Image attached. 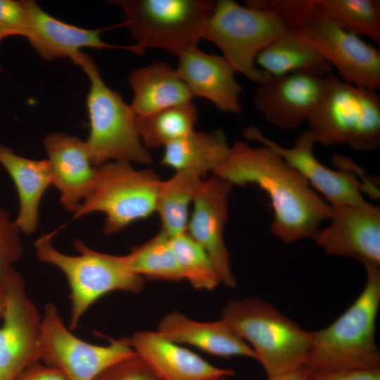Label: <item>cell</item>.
<instances>
[{"mask_svg": "<svg viewBox=\"0 0 380 380\" xmlns=\"http://www.w3.org/2000/svg\"><path fill=\"white\" fill-rule=\"evenodd\" d=\"M220 320L251 344L268 379L304 366L312 331L302 329L270 303L255 297L230 300Z\"/></svg>", "mask_w": 380, "mask_h": 380, "instance_id": "3", "label": "cell"}, {"mask_svg": "<svg viewBox=\"0 0 380 380\" xmlns=\"http://www.w3.org/2000/svg\"><path fill=\"white\" fill-rule=\"evenodd\" d=\"M56 232L44 234L34 246L39 260L56 266L67 278L70 289V330L77 328L84 314L103 295L113 291L137 293L142 290L144 279L129 270L123 255L96 251L80 239L73 241L80 255L64 254L51 243Z\"/></svg>", "mask_w": 380, "mask_h": 380, "instance_id": "5", "label": "cell"}, {"mask_svg": "<svg viewBox=\"0 0 380 380\" xmlns=\"http://www.w3.org/2000/svg\"><path fill=\"white\" fill-rule=\"evenodd\" d=\"M123 256L129 270L144 279L170 281L184 279L171 246L170 237L162 229Z\"/></svg>", "mask_w": 380, "mask_h": 380, "instance_id": "29", "label": "cell"}, {"mask_svg": "<svg viewBox=\"0 0 380 380\" xmlns=\"http://www.w3.org/2000/svg\"><path fill=\"white\" fill-rule=\"evenodd\" d=\"M191 170L176 171L170 178L160 182L156 203V213L162 228L170 237L186 231L189 207L203 179Z\"/></svg>", "mask_w": 380, "mask_h": 380, "instance_id": "26", "label": "cell"}, {"mask_svg": "<svg viewBox=\"0 0 380 380\" xmlns=\"http://www.w3.org/2000/svg\"><path fill=\"white\" fill-rule=\"evenodd\" d=\"M366 283L352 305L333 323L312 331L303 367L308 373L380 369L375 323L380 305V265H364Z\"/></svg>", "mask_w": 380, "mask_h": 380, "instance_id": "2", "label": "cell"}, {"mask_svg": "<svg viewBox=\"0 0 380 380\" xmlns=\"http://www.w3.org/2000/svg\"><path fill=\"white\" fill-rule=\"evenodd\" d=\"M290 27L271 11L219 0L204 26L202 39L215 44L236 72L259 84L269 75L255 65L256 56Z\"/></svg>", "mask_w": 380, "mask_h": 380, "instance_id": "8", "label": "cell"}, {"mask_svg": "<svg viewBox=\"0 0 380 380\" xmlns=\"http://www.w3.org/2000/svg\"><path fill=\"white\" fill-rule=\"evenodd\" d=\"M72 62L90 80L87 99L90 132L85 142L91 164L96 167L110 161L151 164V155L140 140L131 106L106 84L89 56L81 52Z\"/></svg>", "mask_w": 380, "mask_h": 380, "instance_id": "6", "label": "cell"}, {"mask_svg": "<svg viewBox=\"0 0 380 380\" xmlns=\"http://www.w3.org/2000/svg\"><path fill=\"white\" fill-rule=\"evenodd\" d=\"M170 242L184 279L194 288L212 290L220 283L208 255L186 231L170 237Z\"/></svg>", "mask_w": 380, "mask_h": 380, "instance_id": "30", "label": "cell"}, {"mask_svg": "<svg viewBox=\"0 0 380 380\" xmlns=\"http://www.w3.org/2000/svg\"><path fill=\"white\" fill-rule=\"evenodd\" d=\"M160 182L151 169L137 170L128 162H108L98 167L94 186L73 218L102 213L106 215L103 234L118 233L156 212Z\"/></svg>", "mask_w": 380, "mask_h": 380, "instance_id": "9", "label": "cell"}, {"mask_svg": "<svg viewBox=\"0 0 380 380\" xmlns=\"http://www.w3.org/2000/svg\"><path fill=\"white\" fill-rule=\"evenodd\" d=\"M40 346L41 360L61 370L68 380H94L110 366L138 355L128 338L112 339L107 346L81 340L65 326L53 303L44 308Z\"/></svg>", "mask_w": 380, "mask_h": 380, "instance_id": "10", "label": "cell"}, {"mask_svg": "<svg viewBox=\"0 0 380 380\" xmlns=\"http://www.w3.org/2000/svg\"><path fill=\"white\" fill-rule=\"evenodd\" d=\"M20 234L15 220L0 205V283L6 272L23 255Z\"/></svg>", "mask_w": 380, "mask_h": 380, "instance_id": "31", "label": "cell"}, {"mask_svg": "<svg viewBox=\"0 0 380 380\" xmlns=\"http://www.w3.org/2000/svg\"><path fill=\"white\" fill-rule=\"evenodd\" d=\"M243 135L246 139L259 142L279 154L312 189L321 193L330 205H357L365 201L362 192L367 190L359 179V175L362 176L360 168L342 156L334 157L338 170L324 165L313 153L316 142L308 129L298 135L291 148L282 146L267 138L255 126L246 127Z\"/></svg>", "mask_w": 380, "mask_h": 380, "instance_id": "12", "label": "cell"}, {"mask_svg": "<svg viewBox=\"0 0 380 380\" xmlns=\"http://www.w3.org/2000/svg\"><path fill=\"white\" fill-rule=\"evenodd\" d=\"M1 283L5 305L0 327V380H15L27 366L42 359V317L27 294L23 277L13 267Z\"/></svg>", "mask_w": 380, "mask_h": 380, "instance_id": "11", "label": "cell"}, {"mask_svg": "<svg viewBox=\"0 0 380 380\" xmlns=\"http://www.w3.org/2000/svg\"><path fill=\"white\" fill-rule=\"evenodd\" d=\"M139 356L159 380H223L235 374L215 367L158 331H137L128 338Z\"/></svg>", "mask_w": 380, "mask_h": 380, "instance_id": "19", "label": "cell"}, {"mask_svg": "<svg viewBox=\"0 0 380 380\" xmlns=\"http://www.w3.org/2000/svg\"><path fill=\"white\" fill-rule=\"evenodd\" d=\"M327 77L292 72L269 76L258 84L253 103L272 125L296 129L306 121L323 98Z\"/></svg>", "mask_w": 380, "mask_h": 380, "instance_id": "14", "label": "cell"}, {"mask_svg": "<svg viewBox=\"0 0 380 380\" xmlns=\"http://www.w3.org/2000/svg\"><path fill=\"white\" fill-rule=\"evenodd\" d=\"M5 305V292L4 289L1 283H0V317H2V315Z\"/></svg>", "mask_w": 380, "mask_h": 380, "instance_id": "37", "label": "cell"}, {"mask_svg": "<svg viewBox=\"0 0 380 380\" xmlns=\"http://www.w3.org/2000/svg\"><path fill=\"white\" fill-rule=\"evenodd\" d=\"M329 223L312 237L327 255L380 265V208L366 200L357 205H331Z\"/></svg>", "mask_w": 380, "mask_h": 380, "instance_id": "13", "label": "cell"}, {"mask_svg": "<svg viewBox=\"0 0 380 380\" xmlns=\"http://www.w3.org/2000/svg\"><path fill=\"white\" fill-rule=\"evenodd\" d=\"M327 91L306 122L316 144H347L353 150L369 151L361 122L360 87L330 73Z\"/></svg>", "mask_w": 380, "mask_h": 380, "instance_id": "16", "label": "cell"}, {"mask_svg": "<svg viewBox=\"0 0 380 380\" xmlns=\"http://www.w3.org/2000/svg\"><path fill=\"white\" fill-rule=\"evenodd\" d=\"M197 120L196 107L191 101L137 116V125L140 140L147 149L165 147L184 137L194 130Z\"/></svg>", "mask_w": 380, "mask_h": 380, "instance_id": "27", "label": "cell"}, {"mask_svg": "<svg viewBox=\"0 0 380 380\" xmlns=\"http://www.w3.org/2000/svg\"><path fill=\"white\" fill-rule=\"evenodd\" d=\"M0 164L10 175L18 192L19 209L15 222L21 234L30 236L38 227L41 200L52 184L49 160L27 158L0 144Z\"/></svg>", "mask_w": 380, "mask_h": 380, "instance_id": "22", "label": "cell"}, {"mask_svg": "<svg viewBox=\"0 0 380 380\" xmlns=\"http://www.w3.org/2000/svg\"><path fill=\"white\" fill-rule=\"evenodd\" d=\"M129 84L134 93L130 106L137 116L191 102L194 97L176 70L165 62L135 68Z\"/></svg>", "mask_w": 380, "mask_h": 380, "instance_id": "23", "label": "cell"}, {"mask_svg": "<svg viewBox=\"0 0 380 380\" xmlns=\"http://www.w3.org/2000/svg\"><path fill=\"white\" fill-rule=\"evenodd\" d=\"M29 28L26 37L45 60L68 57L72 61L83 47L124 49L141 54L134 46H120L104 42L102 30H88L64 23L46 13L34 1L27 0Z\"/></svg>", "mask_w": 380, "mask_h": 380, "instance_id": "20", "label": "cell"}, {"mask_svg": "<svg viewBox=\"0 0 380 380\" xmlns=\"http://www.w3.org/2000/svg\"><path fill=\"white\" fill-rule=\"evenodd\" d=\"M5 37H6V36L4 35V34L0 30V41H1V39H3L4 38H5ZM1 72H2V68H1V65H0V73H1Z\"/></svg>", "mask_w": 380, "mask_h": 380, "instance_id": "38", "label": "cell"}, {"mask_svg": "<svg viewBox=\"0 0 380 380\" xmlns=\"http://www.w3.org/2000/svg\"><path fill=\"white\" fill-rule=\"evenodd\" d=\"M273 11L337 69L342 80L380 89L379 49L331 23L314 0H276Z\"/></svg>", "mask_w": 380, "mask_h": 380, "instance_id": "4", "label": "cell"}, {"mask_svg": "<svg viewBox=\"0 0 380 380\" xmlns=\"http://www.w3.org/2000/svg\"><path fill=\"white\" fill-rule=\"evenodd\" d=\"M307 380H380V369L326 373L308 372Z\"/></svg>", "mask_w": 380, "mask_h": 380, "instance_id": "34", "label": "cell"}, {"mask_svg": "<svg viewBox=\"0 0 380 380\" xmlns=\"http://www.w3.org/2000/svg\"><path fill=\"white\" fill-rule=\"evenodd\" d=\"M27 0H0V30L6 37H25L29 28Z\"/></svg>", "mask_w": 380, "mask_h": 380, "instance_id": "32", "label": "cell"}, {"mask_svg": "<svg viewBox=\"0 0 380 380\" xmlns=\"http://www.w3.org/2000/svg\"><path fill=\"white\" fill-rule=\"evenodd\" d=\"M94 380H159L144 360L137 356L116 363L99 374Z\"/></svg>", "mask_w": 380, "mask_h": 380, "instance_id": "33", "label": "cell"}, {"mask_svg": "<svg viewBox=\"0 0 380 380\" xmlns=\"http://www.w3.org/2000/svg\"><path fill=\"white\" fill-rule=\"evenodd\" d=\"M232 185L213 175L204 179L194 198L186 232L208 255L220 282L229 288L236 286L229 255L224 241L228 218V197Z\"/></svg>", "mask_w": 380, "mask_h": 380, "instance_id": "15", "label": "cell"}, {"mask_svg": "<svg viewBox=\"0 0 380 380\" xmlns=\"http://www.w3.org/2000/svg\"><path fill=\"white\" fill-rule=\"evenodd\" d=\"M44 145L48 155L52 184L61 194V203L73 214L92 190L98 167L91 162L86 142L62 132L46 136Z\"/></svg>", "mask_w": 380, "mask_h": 380, "instance_id": "17", "label": "cell"}, {"mask_svg": "<svg viewBox=\"0 0 380 380\" xmlns=\"http://www.w3.org/2000/svg\"><path fill=\"white\" fill-rule=\"evenodd\" d=\"M213 175L232 186L255 184L268 195L273 209L272 234L285 243L312 239L329 220L331 205L279 154L266 146L237 141Z\"/></svg>", "mask_w": 380, "mask_h": 380, "instance_id": "1", "label": "cell"}, {"mask_svg": "<svg viewBox=\"0 0 380 380\" xmlns=\"http://www.w3.org/2000/svg\"><path fill=\"white\" fill-rule=\"evenodd\" d=\"M157 331L172 342L185 343L213 355L246 356L256 360L251 346L221 320L200 322L175 311L162 318Z\"/></svg>", "mask_w": 380, "mask_h": 380, "instance_id": "21", "label": "cell"}, {"mask_svg": "<svg viewBox=\"0 0 380 380\" xmlns=\"http://www.w3.org/2000/svg\"><path fill=\"white\" fill-rule=\"evenodd\" d=\"M255 63L269 76L302 72L324 77L331 73L333 68L291 27L258 54Z\"/></svg>", "mask_w": 380, "mask_h": 380, "instance_id": "24", "label": "cell"}, {"mask_svg": "<svg viewBox=\"0 0 380 380\" xmlns=\"http://www.w3.org/2000/svg\"><path fill=\"white\" fill-rule=\"evenodd\" d=\"M122 8V23L141 53L160 49L178 56L197 46L216 1L115 0Z\"/></svg>", "mask_w": 380, "mask_h": 380, "instance_id": "7", "label": "cell"}, {"mask_svg": "<svg viewBox=\"0 0 380 380\" xmlns=\"http://www.w3.org/2000/svg\"><path fill=\"white\" fill-rule=\"evenodd\" d=\"M314 5L340 28L380 45L379 0H314Z\"/></svg>", "mask_w": 380, "mask_h": 380, "instance_id": "28", "label": "cell"}, {"mask_svg": "<svg viewBox=\"0 0 380 380\" xmlns=\"http://www.w3.org/2000/svg\"><path fill=\"white\" fill-rule=\"evenodd\" d=\"M308 372L303 367L297 368L291 372L268 380H307Z\"/></svg>", "mask_w": 380, "mask_h": 380, "instance_id": "36", "label": "cell"}, {"mask_svg": "<svg viewBox=\"0 0 380 380\" xmlns=\"http://www.w3.org/2000/svg\"><path fill=\"white\" fill-rule=\"evenodd\" d=\"M230 150L231 146L222 129H194L165 146L160 163L176 171L191 170L205 177L226 161Z\"/></svg>", "mask_w": 380, "mask_h": 380, "instance_id": "25", "label": "cell"}, {"mask_svg": "<svg viewBox=\"0 0 380 380\" xmlns=\"http://www.w3.org/2000/svg\"><path fill=\"white\" fill-rule=\"evenodd\" d=\"M175 69L194 96L210 101L221 112L239 114L241 85L235 79V70L222 56L208 53L198 46L178 56Z\"/></svg>", "mask_w": 380, "mask_h": 380, "instance_id": "18", "label": "cell"}, {"mask_svg": "<svg viewBox=\"0 0 380 380\" xmlns=\"http://www.w3.org/2000/svg\"><path fill=\"white\" fill-rule=\"evenodd\" d=\"M15 380H68L58 369L36 361L27 366Z\"/></svg>", "mask_w": 380, "mask_h": 380, "instance_id": "35", "label": "cell"}]
</instances>
